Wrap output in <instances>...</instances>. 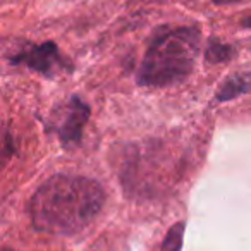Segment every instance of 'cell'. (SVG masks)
<instances>
[{
    "label": "cell",
    "mask_w": 251,
    "mask_h": 251,
    "mask_svg": "<svg viewBox=\"0 0 251 251\" xmlns=\"http://www.w3.org/2000/svg\"><path fill=\"white\" fill-rule=\"evenodd\" d=\"M182 237H184V222H177L169 229L165 234L162 251H181L182 248Z\"/></svg>",
    "instance_id": "obj_7"
},
{
    "label": "cell",
    "mask_w": 251,
    "mask_h": 251,
    "mask_svg": "<svg viewBox=\"0 0 251 251\" xmlns=\"http://www.w3.org/2000/svg\"><path fill=\"white\" fill-rule=\"evenodd\" d=\"M4 251H9V250H4Z\"/></svg>",
    "instance_id": "obj_10"
},
{
    "label": "cell",
    "mask_w": 251,
    "mask_h": 251,
    "mask_svg": "<svg viewBox=\"0 0 251 251\" xmlns=\"http://www.w3.org/2000/svg\"><path fill=\"white\" fill-rule=\"evenodd\" d=\"M248 93L251 95V71L234 74V76L227 77L220 84L219 91H217V98L220 101H229L232 98H237L241 95H248Z\"/></svg>",
    "instance_id": "obj_5"
},
{
    "label": "cell",
    "mask_w": 251,
    "mask_h": 251,
    "mask_svg": "<svg viewBox=\"0 0 251 251\" xmlns=\"http://www.w3.org/2000/svg\"><path fill=\"white\" fill-rule=\"evenodd\" d=\"M234 2H241V0H213V4H217V5H226V4H234Z\"/></svg>",
    "instance_id": "obj_8"
},
{
    "label": "cell",
    "mask_w": 251,
    "mask_h": 251,
    "mask_svg": "<svg viewBox=\"0 0 251 251\" xmlns=\"http://www.w3.org/2000/svg\"><path fill=\"white\" fill-rule=\"evenodd\" d=\"M9 62L12 66L28 67L47 77H53L71 69L69 62L64 59L59 47L53 42H45L42 45H26L25 49L11 55Z\"/></svg>",
    "instance_id": "obj_3"
},
{
    "label": "cell",
    "mask_w": 251,
    "mask_h": 251,
    "mask_svg": "<svg viewBox=\"0 0 251 251\" xmlns=\"http://www.w3.org/2000/svg\"><path fill=\"white\" fill-rule=\"evenodd\" d=\"M243 26L244 28H251V16H248V18L243 19Z\"/></svg>",
    "instance_id": "obj_9"
},
{
    "label": "cell",
    "mask_w": 251,
    "mask_h": 251,
    "mask_svg": "<svg viewBox=\"0 0 251 251\" xmlns=\"http://www.w3.org/2000/svg\"><path fill=\"white\" fill-rule=\"evenodd\" d=\"M200 43L201 35L195 26L158 29L138 69V84L165 88L188 79L195 69Z\"/></svg>",
    "instance_id": "obj_2"
},
{
    "label": "cell",
    "mask_w": 251,
    "mask_h": 251,
    "mask_svg": "<svg viewBox=\"0 0 251 251\" xmlns=\"http://www.w3.org/2000/svg\"><path fill=\"white\" fill-rule=\"evenodd\" d=\"M234 57V49L227 43H222L219 40L212 38L208 42V47L205 50V59L210 64H220V62H229Z\"/></svg>",
    "instance_id": "obj_6"
},
{
    "label": "cell",
    "mask_w": 251,
    "mask_h": 251,
    "mask_svg": "<svg viewBox=\"0 0 251 251\" xmlns=\"http://www.w3.org/2000/svg\"><path fill=\"white\" fill-rule=\"evenodd\" d=\"M105 205V191L86 176L57 174L47 179L29 201L31 224L49 236H73L86 229Z\"/></svg>",
    "instance_id": "obj_1"
},
{
    "label": "cell",
    "mask_w": 251,
    "mask_h": 251,
    "mask_svg": "<svg viewBox=\"0 0 251 251\" xmlns=\"http://www.w3.org/2000/svg\"><path fill=\"white\" fill-rule=\"evenodd\" d=\"M88 119H90V107L79 97H73L60 108L53 129L64 148H74L81 143Z\"/></svg>",
    "instance_id": "obj_4"
}]
</instances>
